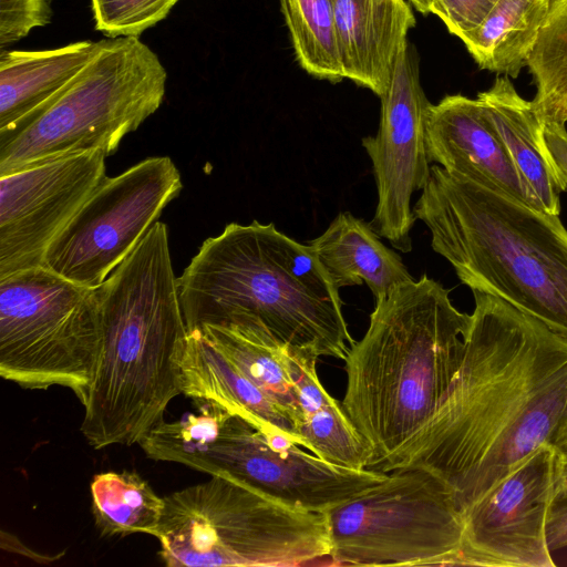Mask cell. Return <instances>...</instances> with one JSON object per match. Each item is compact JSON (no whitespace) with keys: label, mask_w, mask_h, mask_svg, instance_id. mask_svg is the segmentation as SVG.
Here are the masks:
<instances>
[{"label":"cell","mask_w":567,"mask_h":567,"mask_svg":"<svg viewBox=\"0 0 567 567\" xmlns=\"http://www.w3.org/2000/svg\"><path fill=\"white\" fill-rule=\"evenodd\" d=\"M461 365L432 417L378 471L421 467L463 513L544 445L567 439V340L473 290Z\"/></svg>","instance_id":"6da1fadb"},{"label":"cell","mask_w":567,"mask_h":567,"mask_svg":"<svg viewBox=\"0 0 567 567\" xmlns=\"http://www.w3.org/2000/svg\"><path fill=\"white\" fill-rule=\"evenodd\" d=\"M177 287L188 332L236 327L341 360L354 342L339 288L312 248L272 223L228 224L202 244Z\"/></svg>","instance_id":"7a4b0ae2"},{"label":"cell","mask_w":567,"mask_h":567,"mask_svg":"<svg viewBox=\"0 0 567 567\" xmlns=\"http://www.w3.org/2000/svg\"><path fill=\"white\" fill-rule=\"evenodd\" d=\"M95 291L102 346L80 430L95 450L138 444L182 394L188 330L166 225L156 221Z\"/></svg>","instance_id":"3957f363"},{"label":"cell","mask_w":567,"mask_h":567,"mask_svg":"<svg viewBox=\"0 0 567 567\" xmlns=\"http://www.w3.org/2000/svg\"><path fill=\"white\" fill-rule=\"evenodd\" d=\"M471 315L424 274L375 300L369 327L344 358L341 405L373 452L371 470L434 414L462 362Z\"/></svg>","instance_id":"277c9868"},{"label":"cell","mask_w":567,"mask_h":567,"mask_svg":"<svg viewBox=\"0 0 567 567\" xmlns=\"http://www.w3.org/2000/svg\"><path fill=\"white\" fill-rule=\"evenodd\" d=\"M413 214L461 282L567 340V229L559 216L437 164L431 165Z\"/></svg>","instance_id":"5b68a950"},{"label":"cell","mask_w":567,"mask_h":567,"mask_svg":"<svg viewBox=\"0 0 567 567\" xmlns=\"http://www.w3.org/2000/svg\"><path fill=\"white\" fill-rule=\"evenodd\" d=\"M157 539L169 567L331 565L324 513L210 475L164 497Z\"/></svg>","instance_id":"8992f818"},{"label":"cell","mask_w":567,"mask_h":567,"mask_svg":"<svg viewBox=\"0 0 567 567\" xmlns=\"http://www.w3.org/2000/svg\"><path fill=\"white\" fill-rule=\"evenodd\" d=\"M194 403L197 414L173 422L164 419L140 441L147 457L231 477L291 506L317 513H324L386 476L381 471L352 470L327 462L213 402Z\"/></svg>","instance_id":"52a82bcc"},{"label":"cell","mask_w":567,"mask_h":567,"mask_svg":"<svg viewBox=\"0 0 567 567\" xmlns=\"http://www.w3.org/2000/svg\"><path fill=\"white\" fill-rule=\"evenodd\" d=\"M167 73L138 37L102 40L94 58L38 115L0 134V176L54 158L115 152L161 106Z\"/></svg>","instance_id":"ba28073f"},{"label":"cell","mask_w":567,"mask_h":567,"mask_svg":"<svg viewBox=\"0 0 567 567\" xmlns=\"http://www.w3.org/2000/svg\"><path fill=\"white\" fill-rule=\"evenodd\" d=\"M102 346L99 300L45 267L0 279V374L23 389L86 400Z\"/></svg>","instance_id":"9c48e42d"},{"label":"cell","mask_w":567,"mask_h":567,"mask_svg":"<svg viewBox=\"0 0 567 567\" xmlns=\"http://www.w3.org/2000/svg\"><path fill=\"white\" fill-rule=\"evenodd\" d=\"M324 515L330 566H460L463 516L424 468L386 472Z\"/></svg>","instance_id":"30bf717a"},{"label":"cell","mask_w":567,"mask_h":567,"mask_svg":"<svg viewBox=\"0 0 567 567\" xmlns=\"http://www.w3.org/2000/svg\"><path fill=\"white\" fill-rule=\"evenodd\" d=\"M167 156L148 157L97 185L49 246L43 267L95 289L136 248L181 192Z\"/></svg>","instance_id":"8fae6325"},{"label":"cell","mask_w":567,"mask_h":567,"mask_svg":"<svg viewBox=\"0 0 567 567\" xmlns=\"http://www.w3.org/2000/svg\"><path fill=\"white\" fill-rule=\"evenodd\" d=\"M380 99L378 133L361 141L372 162L378 190L370 226L395 249L410 252L415 221L411 198L426 185L431 169L425 122L432 104L421 85L415 52L406 40L400 47L390 82Z\"/></svg>","instance_id":"7c38bea8"},{"label":"cell","mask_w":567,"mask_h":567,"mask_svg":"<svg viewBox=\"0 0 567 567\" xmlns=\"http://www.w3.org/2000/svg\"><path fill=\"white\" fill-rule=\"evenodd\" d=\"M559 450L544 445L463 513L460 566L554 567L546 524Z\"/></svg>","instance_id":"4fadbf2b"},{"label":"cell","mask_w":567,"mask_h":567,"mask_svg":"<svg viewBox=\"0 0 567 567\" xmlns=\"http://www.w3.org/2000/svg\"><path fill=\"white\" fill-rule=\"evenodd\" d=\"M101 150L0 176V279L43 267L45 252L105 178Z\"/></svg>","instance_id":"5bb4252c"},{"label":"cell","mask_w":567,"mask_h":567,"mask_svg":"<svg viewBox=\"0 0 567 567\" xmlns=\"http://www.w3.org/2000/svg\"><path fill=\"white\" fill-rule=\"evenodd\" d=\"M425 146L429 161L449 173L543 210L477 99L454 94L432 104L425 122Z\"/></svg>","instance_id":"9a60e30c"},{"label":"cell","mask_w":567,"mask_h":567,"mask_svg":"<svg viewBox=\"0 0 567 567\" xmlns=\"http://www.w3.org/2000/svg\"><path fill=\"white\" fill-rule=\"evenodd\" d=\"M344 79L379 97L390 82L400 47L415 25L405 0H333Z\"/></svg>","instance_id":"2e32d148"},{"label":"cell","mask_w":567,"mask_h":567,"mask_svg":"<svg viewBox=\"0 0 567 567\" xmlns=\"http://www.w3.org/2000/svg\"><path fill=\"white\" fill-rule=\"evenodd\" d=\"M182 394L213 402L274 436L298 444L291 417L240 373L198 330L188 332L178 359Z\"/></svg>","instance_id":"e0dca14e"},{"label":"cell","mask_w":567,"mask_h":567,"mask_svg":"<svg viewBox=\"0 0 567 567\" xmlns=\"http://www.w3.org/2000/svg\"><path fill=\"white\" fill-rule=\"evenodd\" d=\"M516 169L534 190L543 210L559 216L567 182L544 137V122L532 101L523 99L508 76L496 78L476 97Z\"/></svg>","instance_id":"ac0fdd59"},{"label":"cell","mask_w":567,"mask_h":567,"mask_svg":"<svg viewBox=\"0 0 567 567\" xmlns=\"http://www.w3.org/2000/svg\"><path fill=\"white\" fill-rule=\"evenodd\" d=\"M100 41H80L53 50L0 54V134L38 115L94 58Z\"/></svg>","instance_id":"d6986e66"},{"label":"cell","mask_w":567,"mask_h":567,"mask_svg":"<svg viewBox=\"0 0 567 567\" xmlns=\"http://www.w3.org/2000/svg\"><path fill=\"white\" fill-rule=\"evenodd\" d=\"M287 358L300 405L298 444L327 462L352 470L370 468L372 449L322 385L318 358L288 347Z\"/></svg>","instance_id":"ffe728a7"},{"label":"cell","mask_w":567,"mask_h":567,"mask_svg":"<svg viewBox=\"0 0 567 567\" xmlns=\"http://www.w3.org/2000/svg\"><path fill=\"white\" fill-rule=\"evenodd\" d=\"M307 244L339 289L365 282L378 300L413 280L401 257L350 212L339 213L323 234Z\"/></svg>","instance_id":"44dd1931"},{"label":"cell","mask_w":567,"mask_h":567,"mask_svg":"<svg viewBox=\"0 0 567 567\" xmlns=\"http://www.w3.org/2000/svg\"><path fill=\"white\" fill-rule=\"evenodd\" d=\"M550 0H498L462 41L481 69L517 78L538 38Z\"/></svg>","instance_id":"7402d4cb"},{"label":"cell","mask_w":567,"mask_h":567,"mask_svg":"<svg viewBox=\"0 0 567 567\" xmlns=\"http://www.w3.org/2000/svg\"><path fill=\"white\" fill-rule=\"evenodd\" d=\"M196 330L291 417L297 432L300 405L290 373L287 347L262 334L236 327L207 324Z\"/></svg>","instance_id":"603a6c76"},{"label":"cell","mask_w":567,"mask_h":567,"mask_svg":"<svg viewBox=\"0 0 567 567\" xmlns=\"http://www.w3.org/2000/svg\"><path fill=\"white\" fill-rule=\"evenodd\" d=\"M90 491L95 526L102 537H157L165 499L136 472L100 473L93 477Z\"/></svg>","instance_id":"cb8c5ba5"},{"label":"cell","mask_w":567,"mask_h":567,"mask_svg":"<svg viewBox=\"0 0 567 567\" xmlns=\"http://www.w3.org/2000/svg\"><path fill=\"white\" fill-rule=\"evenodd\" d=\"M526 66L536 85L532 101L543 122H567V0H550Z\"/></svg>","instance_id":"d4e9b609"},{"label":"cell","mask_w":567,"mask_h":567,"mask_svg":"<svg viewBox=\"0 0 567 567\" xmlns=\"http://www.w3.org/2000/svg\"><path fill=\"white\" fill-rule=\"evenodd\" d=\"M280 2L300 65L319 79H344L333 0Z\"/></svg>","instance_id":"484cf974"},{"label":"cell","mask_w":567,"mask_h":567,"mask_svg":"<svg viewBox=\"0 0 567 567\" xmlns=\"http://www.w3.org/2000/svg\"><path fill=\"white\" fill-rule=\"evenodd\" d=\"M95 29L109 38L138 37L164 20L178 0H91Z\"/></svg>","instance_id":"4316f807"},{"label":"cell","mask_w":567,"mask_h":567,"mask_svg":"<svg viewBox=\"0 0 567 567\" xmlns=\"http://www.w3.org/2000/svg\"><path fill=\"white\" fill-rule=\"evenodd\" d=\"M52 18L51 0H0V47L23 39Z\"/></svg>","instance_id":"83f0119b"},{"label":"cell","mask_w":567,"mask_h":567,"mask_svg":"<svg viewBox=\"0 0 567 567\" xmlns=\"http://www.w3.org/2000/svg\"><path fill=\"white\" fill-rule=\"evenodd\" d=\"M498 0H433V13L447 30L463 40L492 11Z\"/></svg>","instance_id":"f1b7e54d"},{"label":"cell","mask_w":567,"mask_h":567,"mask_svg":"<svg viewBox=\"0 0 567 567\" xmlns=\"http://www.w3.org/2000/svg\"><path fill=\"white\" fill-rule=\"evenodd\" d=\"M550 551L567 547V499H554L546 524Z\"/></svg>","instance_id":"f546056e"},{"label":"cell","mask_w":567,"mask_h":567,"mask_svg":"<svg viewBox=\"0 0 567 567\" xmlns=\"http://www.w3.org/2000/svg\"><path fill=\"white\" fill-rule=\"evenodd\" d=\"M544 137L553 159L567 182V130L565 123L544 122Z\"/></svg>","instance_id":"4dcf8cb0"},{"label":"cell","mask_w":567,"mask_h":567,"mask_svg":"<svg viewBox=\"0 0 567 567\" xmlns=\"http://www.w3.org/2000/svg\"><path fill=\"white\" fill-rule=\"evenodd\" d=\"M555 499H567V449L559 450Z\"/></svg>","instance_id":"1f68e13d"},{"label":"cell","mask_w":567,"mask_h":567,"mask_svg":"<svg viewBox=\"0 0 567 567\" xmlns=\"http://www.w3.org/2000/svg\"><path fill=\"white\" fill-rule=\"evenodd\" d=\"M414 8L422 13H433V0H410Z\"/></svg>","instance_id":"d6a6232c"}]
</instances>
